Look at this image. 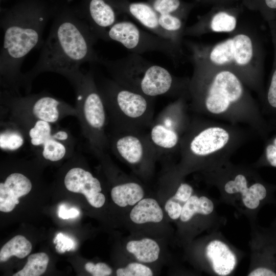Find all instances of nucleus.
<instances>
[{
	"label": "nucleus",
	"instance_id": "obj_36",
	"mask_svg": "<svg viewBox=\"0 0 276 276\" xmlns=\"http://www.w3.org/2000/svg\"><path fill=\"white\" fill-rule=\"evenodd\" d=\"M56 241H57L58 243H60V244L58 243L56 247V249L59 250L60 252H64L66 250H69L72 248V241L61 233L57 235L56 237Z\"/></svg>",
	"mask_w": 276,
	"mask_h": 276
},
{
	"label": "nucleus",
	"instance_id": "obj_15",
	"mask_svg": "<svg viewBox=\"0 0 276 276\" xmlns=\"http://www.w3.org/2000/svg\"><path fill=\"white\" fill-rule=\"evenodd\" d=\"M109 149L139 172H150L157 152L146 131H109Z\"/></svg>",
	"mask_w": 276,
	"mask_h": 276
},
{
	"label": "nucleus",
	"instance_id": "obj_16",
	"mask_svg": "<svg viewBox=\"0 0 276 276\" xmlns=\"http://www.w3.org/2000/svg\"><path fill=\"white\" fill-rule=\"evenodd\" d=\"M251 233L249 245L250 258L248 276H275L276 259L270 242L265 232L256 222L250 223Z\"/></svg>",
	"mask_w": 276,
	"mask_h": 276
},
{
	"label": "nucleus",
	"instance_id": "obj_14",
	"mask_svg": "<svg viewBox=\"0 0 276 276\" xmlns=\"http://www.w3.org/2000/svg\"><path fill=\"white\" fill-rule=\"evenodd\" d=\"M209 233L197 245L199 267L212 275L233 274L244 254L231 244L218 229Z\"/></svg>",
	"mask_w": 276,
	"mask_h": 276
},
{
	"label": "nucleus",
	"instance_id": "obj_3",
	"mask_svg": "<svg viewBox=\"0 0 276 276\" xmlns=\"http://www.w3.org/2000/svg\"><path fill=\"white\" fill-rule=\"evenodd\" d=\"M258 136L246 126L202 116L192 118L181 141L177 169L185 176L209 171L231 160L239 148Z\"/></svg>",
	"mask_w": 276,
	"mask_h": 276
},
{
	"label": "nucleus",
	"instance_id": "obj_12",
	"mask_svg": "<svg viewBox=\"0 0 276 276\" xmlns=\"http://www.w3.org/2000/svg\"><path fill=\"white\" fill-rule=\"evenodd\" d=\"M189 110L188 96H183L175 99L154 118L147 133L159 156L179 152L181 139L192 119Z\"/></svg>",
	"mask_w": 276,
	"mask_h": 276
},
{
	"label": "nucleus",
	"instance_id": "obj_8",
	"mask_svg": "<svg viewBox=\"0 0 276 276\" xmlns=\"http://www.w3.org/2000/svg\"><path fill=\"white\" fill-rule=\"evenodd\" d=\"M106 108L109 131H145L154 119V98L123 86L112 79L96 78Z\"/></svg>",
	"mask_w": 276,
	"mask_h": 276
},
{
	"label": "nucleus",
	"instance_id": "obj_24",
	"mask_svg": "<svg viewBox=\"0 0 276 276\" xmlns=\"http://www.w3.org/2000/svg\"><path fill=\"white\" fill-rule=\"evenodd\" d=\"M164 218L163 211L157 200L152 198H143L131 210L130 220L136 224L159 223Z\"/></svg>",
	"mask_w": 276,
	"mask_h": 276
},
{
	"label": "nucleus",
	"instance_id": "obj_10",
	"mask_svg": "<svg viewBox=\"0 0 276 276\" xmlns=\"http://www.w3.org/2000/svg\"><path fill=\"white\" fill-rule=\"evenodd\" d=\"M25 135L32 151L42 159L58 162L73 156L76 140L67 129L44 121L25 117H8Z\"/></svg>",
	"mask_w": 276,
	"mask_h": 276
},
{
	"label": "nucleus",
	"instance_id": "obj_34",
	"mask_svg": "<svg viewBox=\"0 0 276 276\" xmlns=\"http://www.w3.org/2000/svg\"><path fill=\"white\" fill-rule=\"evenodd\" d=\"M164 209L171 220L178 221L182 210V206L179 202L170 197L165 202Z\"/></svg>",
	"mask_w": 276,
	"mask_h": 276
},
{
	"label": "nucleus",
	"instance_id": "obj_32",
	"mask_svg": "<svg viewBox=\"0 0 276 276\" xmlns=\"http://www.w3.org/2000/svg\"><path fill=\"white\" fill-rule=\"evenodd\" d=\"M117 276H152V270L144 263L133 262L128 264L124 267L117 269Z\"/></svg>",
	"mask_w": 276,
	"mask_h": 276
},
{
	"label": "nucleus",
	"instance_id": "obj_33",
	"mask_svg": "<svg viewBox=\"0 0 276 276\" xmlns=\"http://www.w3.org/2000/svg\"><path fill=\"white\" fill-rule=\"evenodd\" d=\"M84 268L93 276H108L112 272V269L107 264L103 262L96 264L87 262L85 264Z\"/></svg>",
	"mask_w": 276,
	"mask_h": 276
},
{
	"label": "nucleus",
	"instance_id": "obj_37",
	"mask_svg": "<svg viewBox=\"0 0 276 276\" xmlns=\"http://www.w3.org/2000/svg\"><path fill=\"white\" fill-rule=\"evenodd\" d=\"M79 215V211L75 208L68 209L64 204L61 205L59 208L58 216L63 219L75 218Z\"/></svg>",
	"mask_w": 276,
	"mask_h": 276
},
{
	"label": "nucleus",
	"instance_id": "obj_19",
	"mask_svg": "<svg viewBox=\"0 0 276 276\" xmlns=\"http://www.w3.org/2000/svg\"><path fill=\"white\" fill-rule=\"evenodd\" d=\"M117 12L110 0H86L82 17L98 38L105 41L107 31L117 21Z\"/></svg>",
	"mask_w": 276,
	"mask_h": 276
},
{
	"label": "nucleus",
	"instance_id": "obj_27",
	"mask_svg": "<svg viewBox=\"0 0 276 276\" xmlns=\"http://www.w3.org/2000/svg\"><path fill=\"white\" fill-rule=\"evenodd\" d=\"M186 20L172 14H162L158 17L160 27L170 35L172 41L182 49Z\"/></svg>",
	"mask_w": 276,
	"mask_h": 276
},
{
	"label": "nucleus",
	"instance_id": "obj_28",
	"mask_svg": "<svg viewBox=\"0 0 276 276\" xmlns=\"http://www.w3.org/2000/svg\"><path fill=\"white\" fill-rule=\"evenodd\" d=\"M32 244L26 237L17 235L8 241L0 251V262L8 261L11 257L15 256L22 259L31 251Z\"/></svg>",
	"mask_w": 276,
	"mask_h": 276
},
{
	"label": "nucleus",
	"instance_id": "obj_17",
	"mask_svg": "<svg viewBox=\"0 0 276 276\" xmlns=\"http://www.w3.org/2000/svg\"><path fill=\"white\" fill-rule=\"evenodd\" d=\"M63 180L67 190L83 194L92 206L100 208L104 204L105 197L102 193L100 180L84 167L76 166L70 167L64 175Z\"/></svg>",
	"mask_w": 276,
	"mask_h": 276
},
{
	"label": "nucleus",
	"instance_id": "obj_13",
	"mask_svg": "<svg viewBox=\"0 0 276 276\" xmlns=\"http://www.w3.org/2000/svg\"><path fill=\"white\" fill-rule=\"evenodd\" d=\"M111 40L121 43L133 53H162L175 63L179 62L183 56L182 49L172 41L143 30L129 21H117L108 29L105 41Z\"/></svg>",
	"mask_w": 276,
	"mask_h": 276
},
{
	"label": "nucleus",
	"instance_id": "obj_2",
	"mask_svg": "<svg viewBox=\"0 0 276 276\" xmlns=\"http://www.w3.org/2000/svg\"><path fill=\"white\" fill-rule=\"evenodd\" d=\"M98 39L81 16L67 11L59 13L43 42L38 60L24 73L22 88L27 94H30L34 79L42 73L52 72L63 76L80 69L85 62L98 63L100 56L94 49Z\"/></svg>",
	"mask_w": 276,
	"mask_h": 276
},
{
	"label": "nucleus",
	"instance_id": "obj_18",
	"mask_svg": "<svg viewBox=\"0 0 276 276\" xmlns=\"http://www.w3.org/2000/svg\"><path fill=\"white\" fill-rule=\"evenodd\" d=\"M240 22L236 13L225 10L200 17L193 25L186 27L184 35L198 37L209 33H234Z\"/></svg>",
	"mask_w": 276,
	"mask_h": 276
},
{
	"label": "nucleus",
	"instance_id": "obj_6",
	"mask_svg": "<svg viewBox=\"0 0 276 276\" xmlns=\"http://www.w3.org/2000/svg\"><path fill=\"white\" fill-rule=\"evenodd\" d=\"M202 174L218 190L220 200L245 216L250 224L256 222L257 214L269 200L273 189L252 165H236L229 160Z\"/></svg>",
	"mask_w": 276,
	"mask_h": 276
},
{
	"label": "nucleus",
	"instance_id": "obj_23",
	"mask_svg": "<svg viewBox=\"0 0 276 276\" xmlns=\"http://www.w3.org/2000/svg\"><path fill=\"white\" fill-rule=\"evenodd\" d=\"M145 191L139 182L126 180L114 186L111 190L113 202L121 208L133 206L144 198Z\"/></svg>",
	"mask_w": 276,
	"mask_h": 276
},
{
	"label": "nucleus",
	"instance_id": "obj_20",
	"mask_svg": "<svg viewBox=\"0 0 276 276\" xmlns=\"http://www.w3.org/2000/svg\"><path fill=\"white\" fill-rule=\"evenodd\" d=\"M110 1L118 11L128 14L151 32L172 41L170 35L159 24V15L148 2H133L129 0Z\"/></svg>",
	"mask_w": 276,
	"mask_h": 276
},
{
	"label": "nucleus",
	"instance_id": "obj_31",
	"mask_svg": "<svg viewBox=\"0 0 276 276\" xmlns=\"http://www.w3.org/2000/svg\"><path fill=\"white\" fill-rule=\"evenodd\" d=\"M264 140L263 152L252 166L256 168L266 166L276 168V125Z\"/></svg>",
	"mask_w": 276,
	"mask_h": 276
},
{
	"label": "nucleus",
	"instance_id": "obj_9",
	"mask_svg": "<svg viewBox=\"0 0 276 276\" xmlns=\"http://www.w3.org/2000/svg\"><path fill=\"white\" fill-rule=\"evenodd\" d=\"M63 76L73 87L77 118L90 151L106 152L109 149L106 131L108 118L93 69L90 68L87 72L83 73L80 68Z\"/></svg>",
	"mask_w": 276,
	"mask_h": 276
},
{
	"label": "nucleus",
	"instance_id": "obj_11",
	"mask_svg": "<svg viewBox=\"0 0 276 276\" xmlns=\"http://www.w3.org/2000/svg\"><path fill=\"white\" fill-rule=\"evenodd\" d=\"M0 104L1 119L25 117L57 124L66 117H77L75 107L45 91L21 96L2 89Z\"/></svg>",
	"mask_w": 276,
	"mask_h": 276
},
{
	"label": "nucleus",
	"instance_id": "obj_5",
	"mask_svg": "<svg viewBox=\"0 0 276 276\" xmlns=\"http://www.w3.org/2000/svg\"><path fill=\"white\" fill-rule=\"evenodd\" d=\"M190 60L231 71L255 92L260 102L264 86L265 51L262 38L251 27L240 24L229 38L215 44L186 41Z\"/></svg>",
	"mask_w": 276,
	"mask_h": 276
},
{
	"label": "nucleus",
	"instance_id": "obj_26",
	"mask_svg": "<svg viewBox=\"0 0 276 276\" xmlns=\"http://www.w3.org/2000/svg\"><path fill=\"white\" fill-rule=\"evenodd\" d=\"M26 139L20 128L8 120H1L0 148L3 151L14 152L24 145Z\"/></svg>",
	"mask_w": 276,
	"mask_h": 276
},
{
	"label": "nucleus",
	"instance_id": "obj_7",
	"mask_svg": "<svg viewBox=\"0 0 276 276\" xmlns=\"http://www.w3.org/2000/svg\"><path fill=\"white\" fill-rule=\"evenodd\" d=\"M98 63L103 65L118 83L145 96H167L175 99L188 96L189 78L174 76L141 54L131 53L116 60L100 57Z\"/></svg>",
	"mask_w": 276,
	"mask_h": 276
},
{
	"label": "nucleus",
	"instance_id": "obj_29",
	"mask_svg": "<svg viewBox=\"0 0 276 276\" xmlns=\"http://www.w3.org/2000/svg\"><path fill=\"white\" fill-rule=\"evenodd\" d=\"M147 2L158 15L172 14L187 19L190 7L181 0H148Z\"/></svg>",
	"mask_w": 276,
	"mask_h": 276
},
{
	"label": "nucleus",
	"instance_id": "obj_30",
	"mask_svg": "<svg viewBox=\"0 0 276 276\" xmlns=\"http://www.w3.org/2000/svg\"><path fill=\"white\" fill-rule=\"evenodd\" d=\"M49 259L44 252H38L30 255L24 268L13 274V276H39L44 273L48 265Z\"/></svg>",
	"mask_w": 276,
	"mask_h": 276
},
{
	"label": "nucleus",
	"instance_id": "obj_25",
	"mask_svg": "<svg viewBox=\"0 0 276 276\" xmlns=\"http://www.w3.org/2000/svg\"><path fill=\"white\" fill-rule=\"evenodd\" d=\"M126 249L138 262L144 264L156 261L160 252L158 243L150 238L130 240L126 244Z\"/></svg>",
	"mask_w": 276,
	"mask_h": 276
},
{
	"label": "nucleus",
	"instance_id": "obj_22",
	"mask_svg": "<svg viewBox=\"0 0 276 276\" xmlns=\"http://www.w3.org/2000/svg\"><path fill=\"white\" fill-rule=\"evenodd\" d=\"M274 48V59L269 83L261 101L263 114L271 118L269 122L276 124V20L267 22Z\"/></svg>",
	"mask_w": 276,
	"mask_h": 276
},
{
	"label": "nucleus",
	"instance_id": "obj_21",
	"mask_svg": "<svg viewBox=\"0 0 276 276\" xmlns=\"http://www.w3.org/2000/svg\"><path fill=\"white\" fill-rule=\"evenodd\" d=\"M31 179L19 171L11 172L0 183V211L11 212L19 202L18 198L32 190Z\"/></svg>",
	"mask_w": 276,
	"mask_h": 276
},
{
	"label": "nucleus",
	"instance_id": "obj_1",
	"mask_svg": "<svg viewBox=\"0 0 276 276\" xmlns=\"http://www.w3.org/2000/svg\"><path fill=\"white\" fill-rule=\"evenodd\" d=\"M189 109L198 116L250 127L264 140L273 128L249 89L235 73L190 60Z\"/></svg>",
	"mask_w": 276,
	"mask_h": 276
},
{
	"label": "nucleus",
	"instance_id": "obj_35",
	"mask_svg": "<svg viewBox=\"0 0 276 276\" xmlns=\"http://www.w3.org/2000/svg\"><path fill=\"white\" fill-rule=\"evenodd\" d=\"M264 10L263 13L267 22L275 19L276 0H263Z\"/></svg>",
	"mask_w": 276,
	"mask_h": 276
},
{
	"label": "nucleus",
	"instance_id": "obj_4",
	"mask_svg": "<svg viewBox=\"0 0 276 276\" xmlns=\"http://www.w3.org/2000/svg\"><path fill=\"white\" fill-rule=\"evenodd\" d=\"M42 5L26 3L1 14L3 42L0 54L2 89L20 95L24 73L21 66L28 54L42 47L43 33L51 16Z\"/></svg>",
	"mask_w": 276,
	"mask_h": 276
}]
</instances>
